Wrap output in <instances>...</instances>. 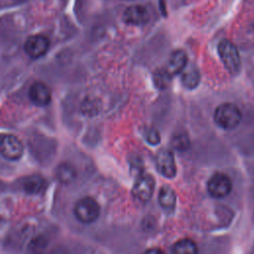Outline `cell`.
I'll return each mask as SVG.
<instances>
[{
  "instance_id": "6da1fadb",
  "label": "cell",
  "mask_w": 254,
  "mask_h": 254,
  "mask_svg": "<svg viewBox=\"0 0 254 254\" xmlns=\"http://www.w3.org/2000/svg\"><path fill=\"white\" fill-rule=\"evenodd\" d=\"M213 118L219 127L227 130L234 129L241 121V112L232 103H222L216 107Z\"/></svg>"
},
{
  "instance_id": "7a4b0ae2",
  "label": "cell",
  "mask_w": 254,
  "mask_h": 254,
  "mask_svg": "<svg viewBox=\"0 0 254 254\" xmlns=\"http://www.w3.org/2000/svg\"><path fill=\"white\" fill-rule=\"evenodd\" d=\"M218 54L224 67L232 74L240 69V57L237 48L228 40H223L218 44Z\"/></svg>"
},
{
  "instance_id": "3957f363",
  "label": "cell",
  "mask_w": 254,
  "mask_h": 254,
  "mask_svg": "<svg viewBox=\"0 0 254 254\" xmlns=\"http://www.w3.org/2000/svg\"><path fill=\"white\" fill-rule=\"evenodd\" d=\"M73 212L80 222L91 223L99 216L100 207L95 199L85 196L77 200L73 207Z\"/></svg>"
},
{
  "instance_id": "277c9868",
  "label": "cell",
  "mask_w": 254,
  "mask_h": 254,
  "mask_svg": "<svg viewBox=\"0 0 254 254\" xmlns=\"http://www.w3.org/2000/svg\"><path fill=\"white\" fill-rule=\"evenodd\" d=\"M155 190V180L150 174H141L135 181L132 194L139 201H148Z\"/></svg>"
},
{
  "instance_id": "5b68a950",
  "label": "cell",
  "mask_w": 254,
  "mask_h": 254,
  "mask_svg": "<svg viewBox=\"0 0 254 254\" xmlns=\"http://www.w3.org/2000/svg\"><path fill=\"white\" fill-rule=\"evenodd\" d=\"M232 188L230 179L221 173L214 174L207 182V190L213 197L221 198L226 196Z\"/></svg>"
},
{
  "instance_id": "8992f818",
  "label": "cell",
  "mask_w": 254,
  "mask_h": 254,
  "mask_svg": "<svg viewBox=\"0 0 254 254\" xmlns=\"http://www.w3.org/2000/svg\"><path fill=\"white\" fill-rule=\"evenodd\" d=\"M24 148L21 141L12 134L1 136V155L7 160H18L23 155Z\"/></svg>"
},
{
  "instance_id": "52a82bcc",
  "label": "cell",
  "mask_w": 254,
  "mask_h": 254,
  "mask_svg": "<svg viewBox=\"0 0 254 254\" xmlns=\"http://www.w3.org/2000/svg\"><path fill=\"white\" fill-rule=\"evenodd\" d=\"M156 167L160 174L166 178H174L177 173L175 157L172 151L162 149L156 156Z\"/></svg>"
},
{
  "instance_id": "ba28073f",
  "label": "cell",
  "mask_w": 254,
  "mask_h": 254,
  "mask_svg": "<svg viewBox=\"0 0 254 254\" xmlns=\"http://www.w3.org/2000/svg\"><path fill=\"white\" fill-rule=\"evenodd\" d=\"M49 39L43 35H34L29 37L24 45L25 52L33 59H38L44 56L49 49Z\"/></svg>"
},
{
  "instance_id": "9c48e42d",
  "label": "cell",
  "mask_w": 254,
  "mask_h": 254,
  "mask_svg": "<svg viewBox=\"0 0 254 254\" xmlns=\"http://www.w3.org/2000/svg\"><path fill=\"white\" fill-rule=\"evenodd\" d=\"M29 96L34 104L38 106H45L50 103L52 94L46 83L42 81H35L29 89Z\"/></svg>"
},
{
  "instance_id": "30bf717a",
  "label": "cell",
  "mask_w": 254,
  "mask_h": 254,
  "mask_svg": "<svg viewBox=\"0 0 254 254\" xmlns=\"http://www.w3.org/2000/svg\"><path fill=\"white\" fill-rule=\"evenodd\" d=\"M124 21L131 25H143L149 20L147 9L141 5H134L127 8L124 12Z\"/></svg>"
},
{
  "instance_id": "8fae6325",
  "label": "cell",
  "mask_w": 254,
  "mask_h": 254,
  "mask_svg": "<svg viewBox=\"0 0 254 254\" xmlns=\"http://www.w3.org/2000/svg\"><path fill=\"white\" fill-rule=\"evenodd\" d=\"M187 63H188L187 54L182 50H177L173 52L172 55L170 56L166 68L172 75H175L182 72L186 68Z\"/></svg>"
},
{
  "instance_id": "7c38bea8",
  "label": "cell",
  "mask_w": 254,
  "mask_h": 254,
  "mask_svg": "<svg viewBox=\"0 0 254 254\" xmlns=\"http://www.w3.org/2000/svg\"><path fill=\"white\" fill-rule=\"evenodd\" d=\"M22 185L24 190L29 194H39L47 188L46 180L38 175L25 178Z\"/></svg>"
},
{
  "instance_id": "4fadbf2b",
  "label": "cell",
  "mask_w": 254,
  "mask_h": 254,
  "mask_svg": "<svg viewBox=\"0 0 254 254\" xmlns=\"http://www.w3.org/2000/svg\"><path fill=\"white\" fill-rule=\"evenodd\" d=\"M159 203L166 210H172L176 204V193L169 186L161 188L159 192Z\"/></svg>"
},
{
  "instance_id": "5bb4252c",
  "label": "cell",
  "mask_w": 254,
  "mask_h": 254,
  "mask_svg": "<svg viewBox=\"0 0 254 254\" xmlns=\"http://www.w3.org/2000/svg\"><path fill=\"white\" fill-rule=\"evenodd\" d=\"M56 177L61 183L68 184L75 178V171L69 164L63 163L58 166L56 170Z\"/></svg>"
},
{
  "instance_id": "9a60e30c",
  "label": "cell",
  "mask_w": 254,
  "mask_h": 254,
  "mask_svg": "<svg viewBox=\"0 0 254 254\" xmlns=\"http://www.w3.org/2000/svg\"><path fill=\"white\" fill-rule=\"evenodd\" d=\"M199 81V72L194 67H186L183 70L182 82L186 87L193 88Z\"/></svg>"
},
{
  "instance_id": "2e32d148",
  "label": "cell",
  "mask_w": 254,
  "mask_h": 254,
  "mask_svg": "<svg viewBox=\"0 0 254 254\" xmlns=\"http://www.w3.org/2000/svg\"><path fill=\"white\" fill-rule=\"evenodd\" d=\"M172 251L174 253H196L197 252V247L196 244L189 238L181 239L177 241L173 246H172Z\"/></svg>"
},
{
  "instance_id": "e0dca14e",
  "label": "cell",
  "mask_w": 254,
  "mask_h": 254,
  "mask_svg": "<svg viewBox=\"0 0 254 254\" xmlns=\"http://www.w3.org/2000/svg\"><path fill=\"white\" fill-rule=\"evenodd\" d=\"M172 74L168 71V69L165 68H159L154 72L153 78L155 85L160 89H165L169 86L172 80Z\"/></svg>"
},
{
  "instance_id": "ac0fdd59",
  "label": "cell",
  "mask_w": 254,
  "mask_h": 254,
  "mask_svg": "<svg viewBox=\"0 0 254 254\" xmlns=\"http://www.w3.org/2000/svg\"><path fill=\"white\" fill-rule=\"evenodd\" d=\"M146 140L149 144L156 145L158 142H160V134L156 129H150L146 133Z\"/></svg>"
},
{
  "instance_id": "d6986e66",
  "label": "cell",
  "mask_w": 254,
  "mask_h": 254,
  "mask_svg": "<svg viewBox=\"0 0 254 254\" xmlns=\"http://www.w3.org/2000/svg\"><path fill=\"white\" fill-rule=\"evenodd\" d=\"M173 146H174L175 148H178V149L183 150V149H185L186 147L189 146V141H188L187 137H185V136H180L179 138H176V139H175V141H174V143H173Z\"/></svg>"
}]
</instances>
